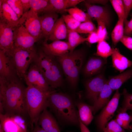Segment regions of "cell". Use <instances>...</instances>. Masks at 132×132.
<instances>
[{
  "instance_id": "34",
  "label": "cell",
  "mask_w": 132,
  "mask_h": 132,
  "mask_svg": "<svg viewBox=\"0 0 132 132\" xmlns=\"http://www.w3.org/2000/svg\"><path fill=\"white\" fill-rule=\"evenodd\" d=\"M5 0L20 19L23 14V8L21 0Z\"/></svg>"
},
{
  "instance_id": "41",
  "label": "cell",
  "mask_w": 132,
  "mask_h": 132,
  "mask_svg": "<svg viewBox=\"0 0 132 132\" xmlns=\"http://www.w3.org/2000/svg\"><path fill=\"white\" fill-rule=\"evenodd\" d=\"M122 0L124 5L125 18L127 20L130 12L132 9V0Z\"/></svg>"
},
{
  "instance_id": "39",
  "label": "cell",
  "mask_w": 132,
  "mask_h": 132,
  "mask_svg": "<svg viewBox=\"0 0 132 132\" xmlns=\"http://www.w3.org/2000/svg\"><path fill=\"white\" fill-rule=\"evenodd\" d=\"M98 23L97 33L98 36L99 41L105 40L107 37V32L106 25L104 22L100 20L96 21Z\"/></svg>"
},
{
  "instance_id": "25",
  "label": "cell",
  "mask_w": 132,
  "mask_h": 132,
  "mask_svg": "<svg viewBox=\"0 0 132 132\" xmlns=\"http://www.w3.org/2000/svg\"><path fill=\"white\" fill-rule=\"evenodd\" d=\"M132 76V70L126 71L116 76L110 78L107 81L112 90H116Z\"/></svg>"
},
{
  "instance_id": "29",
  "label": "cell",
  "mask_w": 132,
  "mask_h": 132,
  "mask_svg": "<svg viewBox=\"0 0 132 132\" xmlns=\"http://www.w3.org/2000/svg\"><path fill=\"white\" fill-rule=\"evenodd\" d=\"M113 52V48H111L105 40L99 41L98 43L96 54L97 55L106 58L111 55Z\"/></svg>"
},
{
  "instance_id": "12",
  "label": "cell",
  "mask_w": 132,
  "mask_h": 132,
  "mask_svg": "<svg viewBox=\"0 0 132 132\" xmlns=\"http://www.w3.org/2000/svg\"><path fill=\"white\" fill-rule=\"evenodd\" d=\"M14 29L0 21V49L5 51L9 57L14 47Z\"/></svg>"
},
{
  "instance_id": "51",
  "label": "cell",
  "mask_w": 132,
  "mask_h": 132,
  "mask_svg": "<svg viewBox=\"0 0 132 132\" xmlns=\"http://www.w3.org/2000/svg\"><path fill=\"white\" fill-rule=\"evenodd\" d=\"M130 115L132 117V113Z\"/></svg>"
},
{
  "instance_id": "17",
  "label": "cell",
  "mask_w": 132,
  "mask_h": 132,
  "mask_svg": "<svg viewBox=\"0 0 132 132\" xmlns=\"http://www.w3.org/2000/svg\"><path fill=\"white\" fill-rule=\"evenodd\" d=\"M0 21L12 28H16L19 25V19L5 0H4L0 8Z\"/></svg>"
},
{
  "instance_id": "6",
  "label": "cell",
  "mask_w": 132,
  "mask_h": 132,
  "mask_svg": "<svg viewBox=\"0 0 132 132\" xmlns=\"http://www.w3.org/2000/svg\"><path fill=\"white\" fill-rule=\"evenodd\" d=\"M37 54L35 48L25 49L14 47L10 57L14 66L16 73L20 78H24L30 64Z\"/></svg>"
},
{
  "instance_id": "23",
  "label": "cell",
  "mask_w": 132,
  "mask_h": 132,
  "mask_svg": "<svg viewBox=\"0 0 132 132\" xmlns=\"http://www.w3.org/2000/svg\"><path fill=\"white\" fill-rule=\"evenodd\" d=\"M75 104L78 109L79 120L86 126L88 125L93 118L91 106L82 101L77 102Z\"/></svg>"
},
{
  "instance_id": "9",
  "label": "cell",
  "mask_w": 132,
  "mask_h": 132,
  "mask_svg": "<svg viewBox=\"0 0 132 132\" xmlns=\"http://www.w3.org/2000/svg\"><path fill=\"white\" fill-rule=\"evenodd\" d=\"M19 25L23 26L37 41L42 37L38 14L33 10L30 9L23 13L19 19Z\"/></svg>"
},
{
  "instance_id": "3",
  "label": "cell",
  "mask_w": 132,
  "mask_h": 132,
  "mask_svg": "<svg viewBox=\"0 0 132 132\" xmlns=\"http://www.w3.org/2000/svg\"><path fill=\"white\" fill-rule=\"evenodd\" d=\"M33 62L49 86L54 88L62 85L63 77L61 67L55 56L47 54L41 50L37 53Z\"/></svg>"
},
{
  "instance_id": "18",
  "label": "cell",
  "mask_w": 132,
  "mask_h": 132,
  "mask_svg": "<svg viewBox=\"0 0 132 132\" xmlns=\"http://www.w3.org/2000/svg\"><path fill=\"white\" fill-rule=\"evenodd\" d=\"M85 5L87 13L92 19L96 21L104 22L106 26L109 25L110 21V15L105 8L85 2Z\"/></svg>"
},
{
  "instance_id": "22",
  "label": "cell",
  "mask_w": 132,
  "mask_h": 132,
  "mask_svg": "<svg viewBox=\"0 0 132 132\" xmlns=\"http://www.w3.org/2000/svg\"><path fill=\"white\" fill-rule=\"evenodd\" d=\"M111 55L113 66L120 72L132 66V61L121 54L118 49L114 48Z\"/></svg>"
},
{
  "instance_id": "47",
  "label": "cell",
  "mask_w": 132,
  "mask_h": 132,
  "mask_svg": "<svg viewBox=\"0 0 132 132\" xmlns=\"http://www.w3.org/2000/svg\"><path fill=\"white\" fill-rule=\"evenodd\" d=\"M33 130L31 132H47L44 130L38 124L35 125Z\"/></svg>"
},
{
  "instance_id": "27",
  "label": "cell",
  "mask_w": 132,
  "mask_h": 132,
  "mask_svg": "<svg viewBox=\"0 0 132 132\" xmlns=\"http://www.w3.org/2000/svg\"><path fill=\"white\" fill-rule=\"evenodd\" d=\"M68 31V43L70 48V52H73L75 48L79 44L86 41L85 38L80 35L78 33L73 31Z\"/></svg>"
},
{
  "instance_id": "15",
  "label": "cell",
  "mask_w": 132,
  "mask_h": 132,
  "mask_svg": "<svg viewBox=\"0 0 132 132\" xmlns=\"http://www.w3.org/2000/svg\"><path fill=\"white\" fill-rule=\"evenodd\" d=\"M38 124L47 132H60L56 119L46 108L40 114Z\"/></svg>"
},
{
  "instance_id": "14",
  "label": "cell",
  "mask_w": 132,
  "mask_h": 132,
  "mask_svg": "<svg viewBox=\"0 0 132 132\" xmlns=\"http://www.w3.org/2000/svg\"><path fill=\"white\" fill-rule=\"evenodd\" d=\"M42 50L45 54L55 56H62L70 52V48L68 42L56 41L48 44L44 41L42 44Z\"/></svg>"
},
{
  "instance_id": "43",
  "label": "cell",
  "mask_w": 132,
  "mask_h": 132,
  "mask_svg": "<svg viewBox=\"0 0 132 132\" xmlns=\"http://www.w3.org/2000/svg\"><path fill=\"white\" fill-rule=\"evenodd\" d=\"M87 38L86 41L90 44L98 43L99 41L97 32H93L89 34Z\"/></svg>"
},
{
  "instance_id": "33",
  "label": "cell",
  "mask_w": 132,
  "mask_h": 132,
  "mask_svg": "<svg viewBox=\"0 0 132 132\" xmlns=\"http://www.w3.org/2000/svg\"><path fill=\"white\" fill-rule=\"evenodd\" d=\"M110 1L119 19H123L124 23L127 20L126 19L123 1L121 0H111Z\"/></svg>"
},
{
  "instance_id": "5",
  "label": "cell",
  "mask_w": 132,
  "mask_h": 132,
  "mask_svg": "<svg viewBox=\"0 0 132 132\" xmlns=\"http://www.w3.org/2000/svg\"><path fill=\"white\" fill-rule=\"evenodd\" d=\"M84 58V52L81 49L69 52L62 56L57 57L58 62L73 87L75 86L77 83Z\"/></svg>"
},
{
  "instance_id": "7",
  "label": "cell",
  "mask_w": 132,
  "mask_h": 132,
  "mask_svg": "<svg viewBox=\"0 0 132 132\" xmlns=\"http://www.w3.org/2000/svg\"><path fill=\"white\" fill-rule=\"evenodd\" d=\"M121 95L119 89L116 90L111 99L96 117L97 132H104L108 122L112 117L117 108Z\"/></svg>"
},
{
  "instance_id": "11",
  "label": "cell",
  "mask_w": 132,
  "mask_h": 132,
  "mask_svg": "<svg viewBox=\"0 0 132 132\" xmlns=\"http://www.w3.org/2000/svg\"><path fill=\"white\" fill-rule=\"evenodd\" d=\"M22 25H19L14 29V47L25 49L34 48V44L37 42Z\"/></svg>"
},
{
  "instance_id": "26",
  "label": "cell",
  "mask_w": 132,
  "mask_h": 132,
  "mask_svg": "<svg viewBox=\"0 0 132 132\" xmlns=\"http://www.w3.org/2000/svg\"><path fill=\"white\" fill-rule=\"evenodd\" d=\"M66 6V0H49L48 5L42 13H57L65 10Z\"/></svg>"
},
{
  "instance_id": "37",
  "label": "cell",
  "mask_w": 132,
  "mask_h": 132,
  "mask_svg": "<svg viewBox=\"0 0 132 132\" xmlns=\"http://www.w3.org/2000/svg\"><path fill=\"white\" fill-rule=\"evenodd\" d=\"M127 132L116 122L115 120H112L107 124L104 132Z\"/></svg>"
},
{
  "instance_id": "44",
  "label": "cell",
  "mask_w": 132,
  "mask_h": 132,
  "mask_svg": "<svg viewBox=\"0 0 132 132\" xmlns=\"http://www.w3.org/2000/svg\"><path fill=\"white\" fill-rule=\"evenodd\" d=\"M84 1L83 0H66V8L71 7L75 8L77 5Z\"/></svg>"
},
{
  "instance_id": "40",
  "label": "cell",
  "mask_w": 132,
  "mask_h": 132,
  "mask_svg": "<svg viewBox=\"0 0 132 132\" xmlns=\"http://www.w3.org/2000/svg\"><path fill=\"white\" fill-rule=\"evenodd\" d=\"M124 35L131 36L132 35V17L129 21H126L124 23Z\"/></svg>"
},
{
  "instance_id": "8",
  "label": "cell",
  "mask_w": 132,
  "mask_h": 132,
  "mask_svg": "<svg viewBox=\"0 0 132 132\" xmlns=\"http://www.w3.org/2000/svg\"><path fill=\"white\" fill-rule=\"evenodd\" d=\"M23 116L18 114H0V125L4 132H29Z\"/></svg>"
},
{
  "instance_id": "1",
  "label": "cell",
  "mask_w": 132,
  "mask_h": 132,
  "mask_svg": "<svg viewBox=\"0 0 132 132\" xmlns=\"http://www.w3.org/2000/svg\"><path fill=\"white\" fill-rule=\"evenodd\" d=\"M26 88L15 76L8 79L0 77V102L5 114L23 116L27 113Z\"/></svg>"
},
{
  "instance_id": "20",
  "label": "cell",
  "mask_w": 132,
  "mask_h": 132,
  "mask_svg": "<svg viewBox=\"0 0 132 132\" xmlns=\"http://www.w3.org/2000/svg\"><path fill=\"white\" fill-rule=\"evenodd\" d=\"M113 91L107 81L97 99L93 103V105L91 106L93 114H95L108 104L110 101V98Z\"/></svg>"
},
{
  "instance_id": "10",
  "label": "cell",
  "mask_w": 132,
  "mask_h": 132,
  "mask_svg": "<svg viewBox=\"0 0 132 132\" xmlns=\"http://www.w3.org/2000/svg\"><path fill=\"white\" fill-rule=\"evenodd\" d=\"M24 78L27 85H31L44 91L51 90L41 72L34 63L32 65Z\"/></svg>"
},
{
  "instance_id": "38",
  "label": "cell",
  "mask_w": 132,
  "mask_h": 132,
  "mask_svg": "<svg viewBox=\"0 0 132 132\" xmlns=\"http://www.w3.org/2000/svg\"><path fill=\"white\" fill-rule=\"evenodd\" d=\"M116 117L121 120L125 124L127 130L132 131V127L130 125V123L132 121V117L130 115L128 114L126 112L119 109Z\"/></svg>"
},
{
  "instance_id": "24",
  "label": "cell",
  "mask_w": 132,
  "mask_h": 132,
  "mask_svg": "<svg viewBox=\"0 0 132 132\" xmlns=\"http://www.w3.org/2000/svg\"><path fill=\"white\" fill-rule=\"evenodd\" d=\"M105 61L100 57H93L87 62L84 69V74L91 76L97 73L105 64Z\"/></svg>"
},
{
  "instance_id": "48",
  "label": "cell",
  "mask_w": 132,
  "mask_h": 132,
  "mask_svg": "<svg viewBox=\"0 0 132 132\" xmlns=\"http://www.w3.org/2000/svg\"><path fill=\"white\" fill-rule=\"evenodd\" d=\"M80 127L81 132H90L86 126L83 123L79 120Z\"/></svg>"
},
{
  "instance_id": "2",
  "label": "cell",
  "mask_w": 132,
  "mask_h": 132,
  "mask_svg": "<svg viewBox=\"0 0 132 132\" xmlns=\"http://www.w3.org/2000/svg\"><path fill=\"white\" fill-rule=\"evenodd\" d=\"M75 105L69 96L56 91L50 94L47 99V107L58 119L66 123L80 126L78 114Z\"/></svg>"
},
{
  "instance_id": "19",
  "label": "cell",
  "mask_w": 132,
  "mask_h": 132,
  "mask_svg": "<svg viewBox=\"0 0 132 132\" xmlns=\"http://www.w3.org/2000/svg\"><path fill=\"white\" fill-rule=\"evenodd\" d=\"M15 67L10 57L4 50L0 49V77L6 79L15 76Z\"/></svg>"
},
{
  "instance_id": "28",
  "label": "cell",
  "mask_w": 132,
  "mask_h": 132,
  "mask_svg": "<svg viewBox=\"0 0 132 132\" xmlns=\"http://www.w3.org/2000/svg\"><path fill=\"white\" fill-rule=\"evenodd\" d=\"M124 20L120 19L117 22L111 34L113 44L116 45L124 35Z\"/></svg>"
},
{
  "instance_id": "21",
  "label": "cell",
  "mask_w": 132,
  "mask_h": 132,
  "mask_svg": "<svg viewBox=\"0 0 132 132\" xmlns=\"http://www.w3.org/2000/svg\"><path fill=\"white\" fill-rule=\"evenodd\" d=\"M68 35V29L62 16L56 22L48 40H60L66 38Z\"/></svg>"
},
{
  "instance_id": "52",
  "label": "cell",
  "mask_w": 132,
  "mask_h": 132,
  "mask_svg": "<svg viewBox=\"0 0 132 132\" xmlns=\"http://www.w3.org/2000/svg\"></svg>"
},
{
  "instance_id": "42",
  "label": "cell",
  "mask_w": 132,
  "mask_h": 132,
  "mask_svg": "<svg viewBox=\"0 0 132 132\" xmlns=\"http://www.w3.org/2000/svg\"><path fill=\"white\" fill-rule=\"evenodd\" d=\"M120 41L127 48L132 50V38L124 35Z\"/></svg>"
},
{
  "instance_id": "36",
  "label": "cell",
  "mask_w": 132,
  "mask_h": 132,
  "mask_svg": "<svg viewBox=\"0 0 132 132\" xmlns=\"http://www.w3.org/2000/svg\"><path fill=\"white\" fill-rule=\"evenodd\" d=\"M124 99L122 103V107L119 110L126 112L128 110H132V94L128 92L124 88L123 91Z\"/></svg>"
},
{
  "instance_id": "46",
  "label": "cell",
  "mask_w": 132,
  "mask_h": 132,
  "mask_svg": "<svg viewBox=\"0 0 132 132\" xmlns=\"http://www.w3.org/2000/svg\"><path fill=\"white\" fill-rule=\"evenodd\" d=\"M107 0H85V2L91 4L97 3L101 4H104L107 2Z\"/></svg>"
},
{
  "instance_id": "30",
  "label": "cell",
  "mask_w": 132,
  "mask_h": 132,
  "mask_svg": "<svg viewBox=\"0 0 132 132\" xmlns=\"http://www.w3.org/2000/svg\"><path fill=\"white\" fill-rule=\"evenodd\" d=\"M64 11L68 12L69 14L75 19L81 22L91 21V18L87 13H85L77 7L66 9Z\"/></svg>"
},
{
  "instance_id": "13",
  "label": "cell",
  "mask_w": 132,
  "mask_h": 132,
  "mask_svg": "<svg viewBox=\"0 0 132 132\" xmlns=\"http://www.w3.org/2000/svg\"><path fill=\"white\" fill-rule=\"evenodd\" d=\"M107 81L100 74L88 80L86 83V97L93 103L97 99Z\"/></svg>"
},
{
  "instance_id": "32",
  "label": "cell",
  "mask_w": 132,
  "mask_h": 132,
  "mask_svg": "<svg viewBox=\"0 0 132 132\" xmlns=\"http://www.w3.org/2000/svg\"><path fill=\"white\" fill-rule=\"evenodd\" d=\"M49 0H30L31 9L38 14L43 13L47 7Z\"/></svg>"
},
{
  "instance_id": "31",
  "label": "cell",
  "mask_w": 132,
  "mask_h": 132,
  "mask_svg": "<svg viewBox=\"0 0 132 132\" xmlns=\"http://www.w3.org/2000/svg\"><path fill=\"white\" fill-rule=\"evenodd\" d=\"M97 29L91 21H89L81 23L77 28L74 31L82 33L90 34L97 32Z\"/></svg>"
},
{
  "instance_id": "35",
  "label": "cell",
  "mask_w": 132,
  "mask_h": 132,
  "mask_svg": "<svg viewBox=\"0 0 132 132\" xmlns=\"http://www.w3.org/2000/svg\"><path fill=\"white\" fill-rule=\"evenodd\" d=\"M68 30L74 31L77 29L81 23L70 15L62 16Z\"/></svg>"
},
{
  "instance_id": "50",
  "label": "cell",
  "mask_w": 132,
  "mask_h": 132,
  "mask_svg": "<svg viewBox=\"0 0 132 132\" xmlns=\"http://www.w3.org/2000/svg\"><path fill=\"white\" fill-rule=\"evenodd\" d=\"M4 0H0V8L1 7L3 3Z\"/></svg>"
},
{
  "instance_id": "49",
  "label": "cell",
  "mask_w": 132,
  "mask_h": 132,
  "mask_svg": "<svg viewBox=\"0 0 132 132\" xmlns=\"http://www.w3.org/2000/svg\"><path fill=\"white\" fill-rule=\"evenodd\" d=\"M4 111V110L3 106L2 103L0 102V114H3Z\"/></svg>"
},
{
  "instance_id": "45",
  "label": "cell",
  "mask_w": 132,
  "mask_h": 132,
  "mask_svg": "<svg viewBox=\"0 0 132 132\" xmlns=\"http://www.w3.org/2000/svg\"><path fill=\"white\" fill-rule=\"evenodd\" d=\"M23 6V13L26 12L31 9L30 0H21Z\"/></svg>"
},
{
  "instance_id": "4",
  "label": "cell",
  "mask_w": 132,
  "mask_h": 132,
  "mask_svg": "<svg viewBox=\"0 0 132 132\" xmlns=\"http://www.w3.org/2000/svg\"><path fill=\"white\" fill-rule=\"evenodd\" d=\"M25 89V99L27 113L30 119L32 131L34 125L38 124L39 117L47 107L48 98L55 90L44 91L31 85H27Z\"/></svg>"
},
{
  "instance_id": "16",
  "label": "cell",
  "mask_w": 132,
  "mask_h": 132,
  "mask_svg": "<svg viewBox=\"0 0 132 132\" xmlns=\"http://www.w3.org/2000/svg\"><path fill=\"white\" fill-rule=\"evenodd\" d=\"M57 13H47L39 16L42 31V36L45 41L48 40L55 24L58 19Z\"/></svg>"
}]
</instances>
